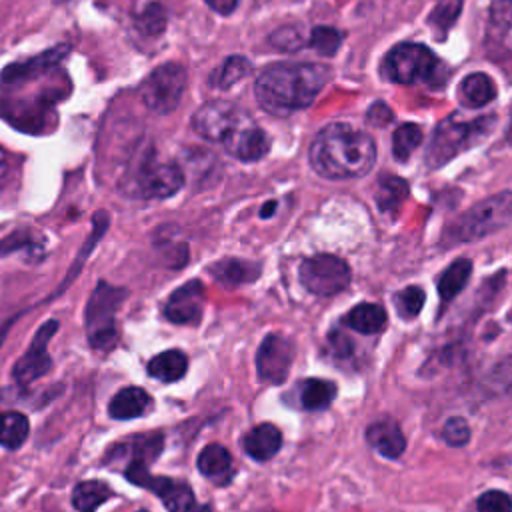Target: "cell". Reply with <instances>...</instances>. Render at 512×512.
<instances>
[{
    "label": "cell",
    "instance_id": "obj_1",
    "mask_svg": "<svg viewBox=\"0 0 512 512\" xmlns=\"http://www.w3.org/2000/svg\"><path fill=\"white\" fill-rule=\"evenodd\" d=\"M332 70L316 62H274L266 66L254 84V96L272 116H290L310 106L328 84Z\"/></svg>",
    "mask_w": 512,
    "mask_h": 512
},
{
    "label": "cell",
    "instance_id": "obj_2",
    "mask_svg": "<svg viewBox=\"0 0 512 512\" xmlns=\"http://www.w3.org/2000/svg\"><path fill=\"white\" fill-rule=\"evenodd\" d=\"M192 128L208 142H220L242 162H256L270 150V138L252 116L228 100H210L192 116Z\"/></svg>",
    "mask_w": 512,
    "mask_h": 512
},
{
    "label": "cell",
    "instance_id": "obj_3",
    "mask_svg": "<svg viewBox=\"0 0 512 512\" xmlns=\"http://www.w3.org/2000/svg\"><path fill=\"white\" fill-rule=\"evenodd\" d=\"M308 156L312 168L324 178H358L372 170L376 144L368 132L334 122L314 136Z\"/></svg>",
    "mask_w": 512,
    "mask_h": 512
},
{
    "label": "cell",
    "instance_id": "obj_4",
    "mask_svg": "<svg viewBox=\"0 0 512 512\" xmlns=\"http://www.w3.org/2000/svg\"><path fill=\"white\" fill-rule=\"evenodd\" d=\"M496 124V116H480L474 120H462L452 114L444 118L432 132L426 146L424 160L430 168H440L450 162L454 156L476 146L484 136L490 134Z\"/></svg>",
    "mask_w": 512,
    "mask_h": 512
},
{
    "label": "cell",
    "instance_id": "obj_5",
    "mask_svg": "<svg viewBox=\"0 0 512 512\" xmlns=\"http://www.w3.org/2000/svg\"><path fill=\"white\" fill-rule=\"evenodd\" d=\"M126 296L128 292L124 288L112 286L106 280H100L92 290L84 312V326L88 342L94 350L106 352L116 344V312Z\"/></svg>",
    "mask_w": 512,
    "mask_h": 512
},
{
    "label": "cell",
    "instance_id": "obj_6",
    "mask_svg": "<svg viewBox=\"0 0 512 512\" xmlns=\"http://www.w3.org/2000/svg\"><path fill=\"white\" fill-rule=\"evenodd\" d=\"M512 218V192H498L480 200L458 216L446 234L454 242H474L504 228Z\"/></svg>",
    "mask_w": 512,
    "mask_h": 512
},
{
    "label": "cell",
    "instance_id": "obj_7",
    "mask_svg": "<svg viewBox=\"0 0 512 512\" xmlns=\"http://www.w3.org/2000/svg\"><path fill=\"white\" fill-rule=\"evenodd\" d=\"M440 60L436 54L422 46L404 42L394 46L382 60L380 72L386 80L398 84H426L436 78Z\"/></svg>",
    "mask_w": 512,
    "mask_h": 512
},
{
    "label": "cell",
    "instance_id": "obj_8",
    "mask_svg": "<svg viewBox=\"0 0 512 512\" xmlns=\"http://www.w3.org/2000/svg\"><path fill=\"white\" fill-rule=\"evenodd\" d=\"M186 88V70L178 62H166L154 68L144 82L140 84L138 92L146 108L156 114H170L178 108L182 94Z\"/></svg>",
    "mask_w": 512,
    "mask_h": 512
},
{
    "label": "cell",
    "instance_id": "obj_9",
    "mask_svg": "<svg viewBox=\"0 0 512 512\" xmlns=\"http://www.w3.org/2000/svg\"><path fill=\"white\" fill-rule=\"evenodd\" d=\"M302 286L316 296H334L350 284V266L334 254H314L300 264Z\"/></svg>",
    "mask_w": 512,
    "mask_h": 512
},
{
    "label": "cell",
    "instance_id": "obj_10",
    "mask_svg": "<svg viewBox=\"0 0 512 512\" xmlns=\"http://www.w3.org/2000/svg\"><path fill=\"white\" fill-rule=\"evenodd\" d=\"M126 480L154 492L166 506L168 512H198L196 496L192 488L180 480L168 476H152L148 468L124 470Z\"/></svg>",
    "mask_w": 512,
    "mask_h": 512
},
{
    "label": "cell",
    "instance_id": "obj_11",
    "mask_svg": "<svg viewBox=\"0 0 512 512\" xmlns=\"http://www.w3.org/2000/svg\"><path fill=\"white\" fill-rule=\"evenodd\" d=\"M184 186V172L172 162H144L132 178V194L142 198H168Z\"/></svg>",
    "mask_w": 512,
    "mask_h": 512
},
{
    "label": "cell",
    "instance_id": "obj_12",
    "mask_svg": "<svg viewBox=\"0 0 512 512\" xmlns=\"http://www.w3.org/2000/svg\"><path fill=\"white\" fill-rule=\"evenodd\" d=\"M56 330H58V320L44 322L36 330L28 350L12 366V376L20 386L32 384L34 380H38L52 368V360H50V354L46 352V348H48V342L52 340V336L56 334Z\"/></svg>",
    "mask_w": 512,
    "mask_h": 512
},
{
    "label": "cell",
    "instance_id": "obj_13",
    "mask_svg": "<svg viewBox=\"0 0 512 512\" xmlns=\"http://www.w3.org/2000/svg\"><path fill=\"white\" fill-rule=\"evenodd\" d=\"M294 360V344L282 334H268L256 354V370L262 382L280 384L286 380Z\"/></svg>",
    "mask_w": 512,
    "mask_h": 512
},
{
    "label": "cell",
    "instance_id": "obj_14",
    "mask_svg": "<svg viewBox=\"0 0 512 512\" xmlns=\"http://www.w3.org/2000/svg\"><path fill=\"white\" fill-rule=\"evenodd\" d=\"M204 286L200 280H190L176 288L164 304V316L174 324H196L202 316Z\"/></svg>",
    "mask_w": 512,
    "mask_h": 512
},
{
    "label": "cell",
    "instance_id": "obj_15",
    "mask_svg": "<svg viewBox=\"0 0 512 512\" xmlns=\"http://www.w3.org/2000/svg\"><path fill=\"white\" fill-rule=\"evenodd\" d=\"M162 446H164L162 432L136 434V436L128 438L126 442L118 444L112 450V458L114 460H118V458L128 460L126 466H146V468H150V464L160 456Z\"/></svg>",
    "mask_w": 512,
    "mask_h": 512
},
{
    "label": "cell",
    "instance_id": "obj_16",
    "mask_svg": "<svg viewBox=\"0 0 512 512\" xmlns=\"http://www.w3.org/2000/svg\"><path fill=\"white\" fill-rule=\"evenodd\" d=\"M368 444L384 458H398L406 450V438L394 422H374L366 430Z\"/></svg>",
    "mask_w": 512,
    "mask_h": 512
},
{
    "label": "cell",
    "instance_id": "obj_17",
    "mask_svg": "<svg viewBox=\"0 0 512 512\" xmlns=\"http://www.w3.org/2000/svg\"><path fill=\"white\" fill-rule=\"evenodd\" d=\"M246 454L258 462H264V460H270L282 446V434L280 430L270 424V422H264V424H258L254 426L246 436H244V442H242Z\"/></svg>",
    "mask_w": 512,
    "mask_h": 512
},
{
    "label": "cell",
    "instance_id": "obj_18",
    "mask_svg": "<svg viewBox=\"0 0 512 512\" xmlns=\"http://www.w3.org/2000/svg\"><path fill=\"white\" fill-rule=\"evenodd\" d=\"M150 406H152V398L144 388L128 386L116 392V396L110 400L108 412L116 420H132L146 414Z\"/></svg>",
    "mask_w": 512,
    "mask_h": 512
},
{
    "label": "cell",
    "instance_id": "obj_19",
    "mask_svg": "<svg viewBox=\"0 0 512 512\" xmlns=\"http://www.w3.org/2000/svg\"><path fill=\"white\" fill-rule=\"evenodd\" d=\"M196 464H198V470L202 472V476H206L218 484L228 482L232 476V456L222 444L204 446L198 454Z\"/></svg>",
    "mask_w": 512,
    "mask_h": 512
},
{
    "label": "cell",
    "instance_id": "obj_20",
    "mask_svg": "<svg viewBox=\"0 0 512 512\" xmlns=\"http://www.w3.org/2000/svg\"><path fill=\"white\" fill-rule=\"evenodd\" d=\"M496 98V84L484 72H472L460 82V100L468 108H482Z\"/></svg>",
    "mask_w": 512,
    "mask_h": 512
},
{
    "label": "cell",
    "instance_id": "obj_21",
    "mask_svg": "<svg viewBox=\"0 0 512 512\" xmlns=\"http://www.w3.org/2000/svg\"><path fill=\"white\" fill-rule=\"evenodd\" d=\"M210 274L226 286H238V284L254 282L260 274V266L254 262L238 260V258H226V260L216 262L210 268Z\"/></svg>",
    "mask_w": 512,
    "mask_h": 512
},
{
    "label": "cell",
    "instance_id": "obj_22",
    "mask_svg": "<svg viewBox=\"0 0 512 512\" xmlns=\"http://www.w3.org/2000/svg\"><path fill=\"white\" fill-rule=\"evenodd\" d=\"M344 324L360 334H376L386 326V310L380 304L364 302L346 314Z\"/></svg>",
    "mask_w": 512,
    "mask_h": 512
},
{
    "label": "cell",
    "instance_id": "obj_23",
    "mask_svg": "<svg viewBox=\"0 0 512 512\" xmlns=\"http://www.w3.org/2000/svg\"><path fill=\"white\" fill-rule=\"evenodd\" d=\"M188 370V358L180 350H166L148 362V374L160 382H176Z\"/></svg>",
    "mask_w": 512,
    "mask_h": 512
},
{
    "label": "cell",
    "instance_id": "obj_24",
    "mask_svg": "<svg viewBox=\"0 0 512 512\" xmlns=\"http://www.w3.org/2000/svg\"><path fill=\"white\" fill-rule=\"evenodd\" d=\"M336 398V384L330 380L308 378L298 384V400L304 410H324Z\"/></svg>",
    "mask_w": 512,
    "mask_h": 512
},
{
    "label": "cell",
    "instance_id": "obj_25",
    "mask_svg": "<svg viewBox=\"0 0 512 512\" xmlns=\"http://www.w3.org/2000/svg\"><path fill=\"white\" fill-rule=\"evenodd\" d=\"M406 196H408V182L404 178L392 176V174H382L378 178L374 200L382 212L394 214Z\"/></svg>",
    "mask_w": 512,
    "mask_h": 512
},
{
    "label": "cell",
    "instance_id": "obj_26",
    "mask_svg": "<svg viewBox=\"0 0 512 512\" xmlns=\"http://www.w3.org/2000/svg\"><path fill=\"white\" fill-rule=\"evenodd\" d=\"M112 496V490L102 480H84L78 482L72 490V506L78 512H96Z\"/></svg>",
    "mask_w": 512,
    "mask_h": 512
},
{
    "label": "cell",
    "instance_id": "obj_27",
    "mask_svg": "<svg viewBox=\"0 0 512 512\" xmlns=\"http://www.w3.org/2000/svg\"><path fill=\"white\" fill-rule=\"evenodd\" d=\"M472 274V262L468 258H456L438 278V294L442 302H450L468 282Z\"/></svg>",
    "mask_w": 512,
    "mask_h": 512
},
{
    "label": "cell",
    "instance_id": "obj_28",
    "mask_svg": "<svg viewBox=\"0 0 512 512\" xmlns=\"http://www.w3.org/2000/svg\"><path fill=\"white\" fill-rule=\"evenodd\" d=\"M28 432H30V424L22 412H16V410L0 412V446L8 450L20 448L26 442Z\"/></svg>",
    "mask_w": 512,
    "mask_h": 512
},
{
    "label": "cell",
    "instance_id": "obj_29",
    "mask_svg": "<svg viewBox=\"0 0 512 512\" xmlns=\"http://www.w3.org/2000/svg\"><path fill=\"white\" fill-rule=\"evenodd\" d=\"M14 252H28L32 260H40L44 254L42 238L34 230H14L0 240V256Z\"/></svg>",
    "mask_w": 512,
    "mask_h": 512
},
{
    "label": "cell",
    "instance_id": "obj_30",
    "mask_svg": "<svg viewBox=\"0 0 512 512\" xmlns=\"http://www.w3.org/2000/svg\"><path fill=\"white\" fill-rule=\"evenodd\" d=\"M250 72V62L244 56H228L212 74L210 86L218 90H228L236 82H240Z\"/></svg>",
    "mask_w": 512,
    "mask_h": 512
},
{
    "label": "cell",
    "instance_id": "obj_31",
    "mask_svg": "<svg viewBox=\"0 0 512 512\" xmlns=\"http://www.w3.org/2000/svg\"><path fill=\"white\" fill-rule=\"evenodd\" d=\"M422 142V130L418 124H400L392 134V154L404 162Z\"/></svg>",
    "mask_w": 512,
    "mask_h": 512
},
{
    "label": "cell",
    "instance_id": "obj_32",
    "mask_svg": "<svg viewBox=\"0 0 512 512\" xmlns=\"http://www.w3.org/2000/svg\"><path fill=\"white\" fill-rule=\"evenodd\" d=\"M464 6V0H436L428 24L434 28L438 36H446V32L452 28L456 18L460 16V10Z\"/></svg>",
    "mask_w": 512,
    "mask_h": 512
},
{
    "label": "cell",
    "instance_id": "obj_33",
    "mask_svg": "<svg viewBox=\"0 0 512 512\" xmlns=\"http://www.w3.org/2000/svg\"><path fill=\"white\" fill-rule=\"evenodd\" d=\"M342 32L332 26H316L310 32V46L322 56H334L342 44Z\"/></svg>",
    "mask_w": 512,
    "mask_h": 512
},
{
    "label": "cell",
    "instance_id": "obj_34",
    "mask_svg": "<svg viewBox=\"0 0 512 512\" xmlns=\"http://www.w3.org/2000/svg\"><path fill=\"white\" fill-rule=\"evenodd\" d=\"M136 24L144 34L158 36L166 28V10L158 2L146 4L144 10L136 16Z\"/></svg>",
    "mask_w": 512,
    "mask_h": 512
},
{
    "label": "cell",
    "instance_id": "obj_35",
    "mask_svg": "<svg viewBox=\"0 0 512 512\" xmlns=\"http://www.w3.org/2000/svg\"><path fill=\"white\" fill-rule=\"evenodd\" d=\"M424 292L418 288V286H408L400 292H396L394 296V304H396V310L402 318H414L418 316V312L422 310L424 306Z\"/></svg>",
    "mask_w": 512,
    "mask_h": 512
},
{
    "label": "cell",
    "instance_id": "obj_36",
    "mask_svg": "<svg viewBox=\"0 0 512 512\" xmlns=\"http://www.w3.org/2000/svg\"><path fill=\"white\" fill-rule=\"evenodd\" d=\"M268 42H270L276 50L298 52V50L304 46V36H302V32H300L296 26L288 24V26L276 28V30L270 34Z\"/></svg>",
    "mask_w": 512,
    "mask_h": 512
},
{
    "label": "cell",
    "instance_id": "obj_37",
    "mask_svg": "<svg viewBox=\"0 0 512 512\" xmlns=\"http://www.w3.org/2000/svg\"><path fill=\"white\" fill-rule=\"evenodd\" d=\"M478 512H512V498L502 490H488L476 502Z\"/></svg>",
    "mask_w": 512,
    "mask_h": 512
},
{
    "label": "cell",
    "instance_id": "obj_38",
    "mask_svg": "<svg viewBox=\"0 0 512 512\" xmlns=\"http://www.w3.org/2000/svg\"><path fill=\"white\" fill-rule=\"evenodd\" d=\"M442 438L450 446H464L470 440V426L464 418H448L446 424L442 426Z\"/></svg>",
    "mask_w": 512,
    "mask_h": 512
},
{
    "label": "cell",
    "instance_id": "obj_39",
    "mask_svg": "<svg viewBox=\"0 0 512 512\" xmlns=\"http://www.w3.org/2000/svg\"><path fill=\"white\" fill-rule=\"evenodd\" d=\"M490 20L498 28H512V0H494L490 6Z\"/></svg>",
    "mask_w": 512,
    "mask_h": 512
},
{
    "label": "cell",
    "instance_id": "obj_40",
    "mask_svg": "<svg viewBox=\"0 0 512 512\" xmlns=\"http://www.w3.org/2000/svg\"><path fill=\"white\" fill-rule=\"evenodd\" d=\"M352 344L354 342L344 332H340V330H332L328 334V348L338 358H348L352 354V348H354Z\"/></svg>",
    "mask_w": 512,
    "mask_h": 512
},
{
    "label": "cell",
    "instance_id": "obj_41",
    "mask_svg": "<svg viewBox=\"0 0 512 512\" xmlns=\"http://www.w3.org/2000/svg\"><path fill=\"white\" fill-rule=\"evenodd\" d=\"M392 118H394V112H392L384 102L372 104L370 110H368V114H366V120H368V124H372V126H386V124L392 122Z\"/></svg>",
    "mask_w": 512,
    "mask_h": 512
},
{
    "label": "cell",
    "instance_id": "obj_42",
    "mask_svg": "<svg viewBox=\"0 0 512 512\" xmlns=\"http://www.w3.org/2000/svg\"><path fill=\"white\" fill-rule=\"evenodd\" d=\"M494 378L502 384V388L506 392H512V358L502 362L496 370H494Z\"/></svg>",
    "mask_w": 512,
    "mask_h": 512
},
{
    "label": "cell",
    "instance_id": "obj_43",
    "mask_svg": "<svg viewBox=\"0 0 512 512\" xmlns=\"http://www.w3.org/2000/svg\"><path fill=\"white\" fill-rule=\"evenodd\" d=\"M214 12H218V14H222V16H228V14H232L234 10H236V6H238V0H204Z\"/></svg>",
    "mask_w": 512,
    "mask_h": 512
},
{
    "label": "cell",
    "instance_id": "obj_44",
    "mask_svg": "<svg viewBox=\"0 0 512 512\" xmlns=\"http://www.w3.org/2000/svg\"><path fill=\"white\" fill-rule=\"evenodd\" d=\"M6 176H8V158H6V154L0 150V186H2V182L6 180Z\"/></svg>",
    "mask_w": 512,
    "mask_h": 512
},
{
    "label": "cell",
    "instance_id": "obj_45",
    "mask_svg": "<svg viewBox=\"0 0 512 512\" xmlns=\"http://www.w3.org/2000/svg\"><path fill=\"white\" fill-rule=\"evenodd\" d=\"M274 208H276V202H268L266 206H262V210H260V216H262V218H268V216L274 212Z\"/></svg>",
    "mask_w": 512,
    "mask_h": 512
},
{
    "label": "cell",
    "instance_id": "obj_46",
    "mask_svg": "<svg viewBox=\"0 0 512 512\" xmlns=\"http://www.w3.org/2000/svg\"><path fill=\"white\" fill-rule=\"evenodd\" d=\"M6 332H8V328H6V326H2V328H0V346H2V340H4Z\"/></svg>",
    "mask_w": 512,
    "mask_h": 512
},
{
    "label": "cell",
    "instance_id": "obj_47",
    "mask_svg": "<svg viewBox=\"0 0 512 512\" xmlns=\"http://www.w3.org/2000/svg\"><path fill=\"white\" fill-rule=\"evenodd\" d=\"M506 138H508V142L512 144V120H510V126H508V134H506Z\"/></svg>",
    "mask_w": 512,
    "mask_h": 512
},
{
    "label": "cell",
    "instance_id": "obj_48",
    "mask_svg": "<svg viewBox=\"0 0 512 512\" xmlns=\"http://www.w3.org/2000/svg\"><path fill=\"white\" fill-rule=\"evenodd\" d=\"M138 512H144V510H138Z\"/></svg>",
    "mask_w": 512,
    "mask_h": 512
}]
</instances>
